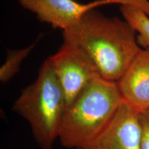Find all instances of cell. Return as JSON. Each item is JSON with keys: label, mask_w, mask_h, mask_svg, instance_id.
I'll return each mask as SVG.
<instances>
[{"label": "cell", "mask_w": 149, "mask_h": 149, "mask_svg": "<svg viewBox=\"0 0 149 149\" xmlns=\"http://www.w3.org/2000/svg\"><path fill=\"white\" fill-rule=\"evenodd\" d=\"M87 53L99 74L117 82L141 50L137 33L124 19L109 17L95 9L89 10L72 26L63 31Z\"/></svg>", "instance_id": "1"}, {"label": "cell", "mask_w": 149, "mask_h": 149, "mask_svg": "<svg viewBox=\"0 0 149 149\" xmlns=\"http://www.w3.org/2000/svg\"><path fill=\"white\" fill-rule=\"evenodd\" d=\"M124 102L117 82L98 76L66 108L59 140L67 148L80 149L106 130Z\"/></svg>", "instance_id": "2"}, {"label": "cell", "mask_w": 149, "mask_h": 149, "mask_svg": "<svg viewBox=\"0 0 149 149\" xmlns=\"http://www.w3.org/2000/svg\"><path fill=\"white\" fill-rule=\"evenodd\" d=\"M66 108L64 91L47 59L37 79L22 90L13 110L29 123L41 149H53Z\"/></svg>", "instance_id": "3"}, {"label": "cell", "mask_w": 149, "mask_h": 149, "mask_svg": "<svg viewBox=\"0 0 149 149\" xmlns=\"http://www.w3.org/2000/svg\"><path fill=\"white\" fill-rule=\"evenodd\" d=\"M63 40L58 51L48 59L64 91L68 107L93 79L100 75L82 48L70 41Z\"/></svg>", "instance_id": "4"}, {"label": "cell", "mask_w": 149, "mask_h": 149, "mask_svg": "<svg viewBox=\"0 0 149 149\" xmlns=\"http://www.w3.org/2000/svg\"><path fill=\"white\" fill-rule=\"evenodd\" d=\"M26 10L36 15L41 22L63 31L75 24L86 13L109 4H124L125 0H95L87 3L74 0H18Z\"/></svg>", "instance_id": "5"}, {"label": "cell", "mask_w": 149, "mask_h": 149, "mask_svg": "<svg viewBox=\"0 0 149 149\" xmlns=\"http://www.w3.org/2000/svg\"><path fill=\"white\" fill-rule=\"evenodd\" d=\"M117 85L130 107L138 112L149 109V48H141Z\"/></svg>", "instance_id": "6"}, {"label": "cell", "mask_w": 149, "mask_h": 149, "mask_svg": "<svg viewBox=\"0 0 149 149\" xmlns=\"http://www.w3.org/2000/svg\"><path fill=\"white\" fill-rule=\"evenodd\" d=\"M80 149H141L139 122L130 116L117 117L95 140Z\"/></svg>", "instance_id": "7"}, {"label": "cell", "mask_w": 149, "mask_h": 149, "mask_svg": "<svg viewBox=\"0 0 149 149\" xmlns=\"http://www.w3.org/2000/svg\"><path fill=\"white\" fill-rule=\"evenodd\" d=\"M120 10L123 18L137 33V41L141 48H149V17L138 7L121 4Z\"/></svg>", "instance_id": "8"}, {"label": "cell", "mask_w": 149, "mask_h": 149, "mask_svg": "<svg viewBox=\"0 0 149 149\" xmlns=\"http://www.w3.org/2000/svg\"><path fill=\"white\" fill-rule=\"evenodd\" d=\"M37 43L35 42L27 47L19 50H7L5 62L0 68V81L6 83L19 72L22 62L25 59Z\"/></svg>", "instance_id": "9"}, {"label": "cell", "mask_w": 149, "mask_h": 149, "mask_svg": "<svg viewBox=\"0 0 149 149\" xmlns=\"http://www.w3.org/2000/svg\"><path fill=\"white\" fill-rule=\"evenodd\" d=\"M141 149H149V109L139 112Z\"/></svg>", "instance_id": "10"}, {"label": "cell", "mask_w": 149, "mask_h": 149, "mask_svg": "<svg viewBox=\"0 0 149 149\" xmlns=\"http://www.w3.org/2000/svg\"><path fill=\"white\" fill-rule=\"evenodd\" d=\"M126 4L135 6L141 9L149 17V1L148 0H126Z\"/></svg>", "instance_id": "11"}]
</instances>
